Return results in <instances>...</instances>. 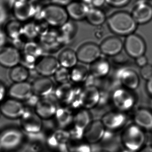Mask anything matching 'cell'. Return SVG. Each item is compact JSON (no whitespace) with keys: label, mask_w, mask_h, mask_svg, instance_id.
I'll return each instance as SVG.
<instances>
[{"label":"cell","mask_w":152,"mask_h":152,"mask_svg":"<svg viewBox=\"0 0 152 152\" xmlns=\"http://www.w3.org/2000/svg\"><path fill=\"white\" fill-rule=\"evenodd\" d=\"M137 24L132 14L126 12H118L112 14L108 20L110 31L121 36H127L133 34L136 29Z\"/></svg>","instance_id":"obj_1"},{"label":"cell","mask_w":152,"mask_h":152,"mask_svg":"<svg viewBox=\"0 0 152 152\" xmlns=\"http://www.w3.org/2000/svg\"><path fill=\"white\" fill-rule=\"evenodd\" d=\"M144 131L135 124L128 126L121 136L125 149L134 152H140L145 146L146 137Z\"/></svg>","instance_id":"obj_2"},{"label":"cell","mask_w":152,"mask_h":152,"mask_svg":"<svg viewBox=\"0 0 152 152\" xmlns=\"http://www.w3.org/2000/svg\"><path fill=\"white\" fill-rule=\"evenodd\" d=\"M42 18L48 25L61 27L68 21L66 10L63 6L52 4L45 7L41 12Z\"/></svg>","instance_id":"obj_3"},{"label":"cell","mask_w":152,"mask_h":152,"mask_svg":"<svg viewBox=\"0 0 152 152\" xmlns=\"http://www.w3.org/2000/svg\"><path fill=\"white\" fill-rule=\"evenodd\" d=\"M111 102L116 110L126 112L134 107L135 104V97L131 90L123 87L117 88L110 96Z\"/></svg>","instance_id":"obj_4"},{"label":"cell","mask_w":152,"mask_h":152,"mask_svg":"<svg viewBox=\"0 0 152 152\" xmlns=\"http://www.w3.org/2000/svg\"><path fill=\"white\" fill-rule=\"evenodd\" d=\"M20 120V127L26 134H37L42 130V119L30 108H26Z\"/></svg>","instance_id":"obj_5"},{"label":"cell","mask_w":152,"mask_h":152,"mask_svg":"<svg viewBox=\"0 0 152 152\" xmlns=\"http://www.w3.org/2000/svg\"><path fill=\"white\" fill-rule=\"evenodd\" d=\"M101 96V91L96 86H86L81 89L79 94V104L81 109L93 110L98 105Z\"/></svg>","instance_id":"obj_6"},{"label":"cell","mask_w":152,"mask_h":152,"mask_svg":"<svg viewBox=\"0 0 152 152\" xmlns=\"http://www.w3.org/2000/svg\"><path fill=\"white\" fill-rule=\"evenodd\" d=\"M24 135L15 128L6 129L0 134V146L4 151L15 150L23 142Z\"/></svg>","instance_id":"obj_7"},{"label":"cell","mask_w":152,"mask_h":152,"mask_svg":"<svg viewBox=\"0 0 152 152\" xmlns=\"http://www.w3.org/2000/svg\"><path fill=\"white\" fill-rule=\"evenodd\" d=\"M41 97L34 108L37 114L42 119L48 120L54 117L58 106L54 95Z\"/></svg>","instance_id":"obj_8"},{"label":"cell","mask_w":152,"mask_h":152,"mask_svg":"<svg viewBox=\"0 0 152 152\" xmlns=\"http://www.w3.org/2000/svg\"><path fill=\"white\" fill-rule=\"evenodd\" d=\"M76 53L79 61L89 65L100 58L102 54L100 46L92 42H87L80 45Z\"/></svg>","instance_id":"obj_9"},{"label":"cell","mask_w":152,"mask_h":152,"mask_svg":"<svg viewBox=\"0 0 152 152\" xmlns=\"http://www.w3.org/2000/svg\"><path fill=\"white\" fill-rule=\"evenodd\" d=\"M81 88L69 83L59 84L54 90V96L58 102L69 106L76 100Z\"/></svg>","instance_id":"obj_10"},{"label":"cell","mask_w":152,"mask_h":152,"mask_svg":"<svg viewBox=\"0 0 152 152\" xmlns=\"http://www.w3.org/2000/svg\"><path fill=\"white\" fill-rule=\"evenodd\" d=\"M1 114L11 119L20 118L26 109L21 101L11 98L5 99L0 104Z\"/></svg>","instance_id":"obj_11"},{"label":"cell","mask_w":152,"mask_h":152,"mask_svg":"<svg viewBox=\"0 0 152 152\" xmlns=\"http://www.w3.org/2000/svg\"><path fill=\"white\" fill-rule=\"evenodd\" d=\"M121 137L112 130H105L104 134L98 142L91 145L92 146L110 152H118L121 145Z\"/></svg>","instance_id":"obj_12"},{"label":"cell","mask_w":152,"mask_h":152,"mask_svg":"<svg viewBox=\"0 0 152 152\" xmlns=\"http://www.w3.org/2000/svg\"><path fill=\"white\" fill-rule=\"evenodd\" d=\"M60 66L57 58L50 55H42L37 60L35 69L40 75L50 77L54 75Z\"/></svg>","instance_id":"obj_13"},{"label":"cell","mask_w":152,"mask_h":152,"mask_svg":"<svg viewBox=\"0 0 152 152\" xmlns=\"http://www.w3.org/2000/svg\"><path fill=\"white\" fill-rule=\"evenodd\" d=\"M115 75L116 80L125 88L135 90L139 86V77L136 72L131 69L121 68L116 71Z\"/></svg>","instance_id":"obj_14"},{"label":"cell","mask_w":152,"mask_h":152,"mask_svg":"<svg viewBox=\"0 0 152 152\" xmlns=\"http://www.w3.org/2000/svg\"><path fill=\"white\" fill-rule=\"evenodd\" d=\"M124 47L127 55L135 58L143 55L146 49L143 40L139 36L134 34L127 36Z\"/></svg>","instance_id":"obj_15"},{"label":"cell","mask_w":152,"mask_h":152,"mask_svg":"<svg viewBox=\"0 0 152 152\" xmlns=\"http://www.w3.org/2000/svg\"><path fill=\"white\" fill-rule=\"evenodd\" d=\"M21 54L14 46H5L0 49V65L11 69L20 63Z\"/></svg>","instance_id":"obj_16"},{"label":"cell","mask_w":152,"mask_h":152,"mask_svg":"<svg viewBox=\"0 0 152 152\" xmlns=\"http://www.w3.org/2000/svg\"><path fill=\"white\" fill-rule=\"evenodd\" d=\"M131 14L137 24H146L152 20V5L146 0H139Z\"/></svg>","instance_id":"obj_17"},{"label":"cell","mask_w":152,"mask_h":152,"mask_svg":"<svg viewBox=\"0 0 152 152\" xmlns=\"http://www.w3.org/2000/svg\"><path fill=\"white\" fill-rule=\"evenodd\" d=\"M10 97L24 102L34 94L32 83L28 81L13 83L9 88Z\"/></svg>","instance_id":"obj_18"},{"label":"cell","mask_w":152,"mask_h":152,"mask_svg":"<svg viewBox=\"0 0 152 152\" xmlns=\"http://www.w3.org/2000/svg\"><path fill=\"white\" fill-rule=\"evenodd\" d=\"M127 119L125 113L117 110L108 112L103 116L101 120L105 127L113 130L122 127L126 124Z\"/></svg>","instance_id":"obj_19"},{"label":"cell","mask_w":152,"mask_h":152,"mask_svg":"<svg viewBox=\"0 0 152 152\" xmlns=\"http://www.w3.org/2000/svg\"><path fill=\"white\" fill-rule=\"evenodd\" d=\"M99 46L102 54L113 57L121 52L124 44L118 37L111 36L105 38Z\"/></svg>","instance_id":"obj_20"},{"label":"cell","mask_w":152,"mask_h":152,"mask_svg":"<svg viewBox=\"0 0 152 152\" xmlns=\"http://www.w3.org/2000/svg\"><path fill=\"white\" fill-rule=\"evenodd\" d=\"M32 86L34 94L40 97L50 95L54 90V82L49 77H37L34 80Z\"/></svg>","instance_id":"obj_21"},{"label":"cell","mask_w":152,"mask_h":152,"mask_svg":"<svg viewBox=\"0 0 152 152\" xmlns=\"http://www.w3.org/2000/svg\"><path fill=\"white\" fill-rule=\"evenodd\" d=\"M105 131V126L101 120H93L85 129L84 136L93 144L101 140Z\"/></svg>","instance_id":"obj_22"},{"label":"cell","mask_w":152,"mask_h":152,"mask_svg":"<svg viewBox=\"0 0 152 152\" xmlns=\"http://www.w3.org/2000/svg\"><path fill=\"white\" fill-rule=\"evenodd\" d=\"M88 69L92 77L99 79L109 75L111 69V65L108 60L101 57L89 65Z\"/></svg>","instance_id":"obj_23"},{"label":"cell","mask_w":152,"mask_h":152,"mask_svg":"<svg viewBox=\"0 0 152 152\" xmlns=\"http://www.w3.org/2000/svg\"><path fill=\"white\" fill-rule=\"evenodd\" d=\"M27 137V150L29 152H41L46 144L47 137L42 132L26 134Z\"/></svg>","instance_id":"obj_24"},{"label":"cell","mask_w":152,"mask_h":152,"mask_svg":"<svg viewBox=\"0 0 152 152\" xmlns=\"http://www.w3.org/2000/svg\"><path fill=\"white\" fill-rule=\"evenodd\" d=\"M87 4L82 2H71L67 5L69 16L75 20H80L86 18L89 9Z\"/></svg>","instance_id":"obj_25"},{"label":"cell","mask_w":152,"mask_h":152,"mask_svg":"<svg viewBox=\"0 0 152 152\" xmlns=\"http://www.w3.org/2000/svg\"><path fill=\"white\" fill-rule=\"evenodd\" d=\"M135 124L144 130H152V112L146 109H140L134 115Z\"/></svg>","instance_id":"obj_26"},{"label":"cell","mask_w":152,"mask_h":152,"mask_svg":"<svg viewBox=\"0 0 152 152\" xmlns=\"http://www.w3.org/2000/svg\"><path fill=\"white\" fill-rule=\"evenodd\" d=\"M61 43L60 40L59 32L53 30H46L42 33L40 44L43 50H52Z\"/></svg>","instance_id":"obj_27"},{"label":"cell","mask_w":152,"mask_h":152,"mask_svg":"<svg viewBox=\"0 0 152 152\" xmlns=\"http://www.w3.org/2000/svg\"><path fill=\"white\" fill-rule=\"evenodd\" d=\"M92 115L89 110L80 109L74 116V128L84 133L85 129L92 121Z\"/></svg>","instance_id":"obj_28"},{"label":"cell","mask_w":152,"mask_h":152,"mask_svg":"<svg viewBox=\"0 0 152 152\" xmlns=\"http://www.w3.org/2000/svg\"><path fill=\"white\" fill-rule=\"evenodd\" d=\"M61 66L71 69L78 61L76 52L70 48L62 50L57 58Z\"/></svg>","instance_id":"obj_29"},{"label":"cell","mask_w":152,"mask_h":152,"mask_svg":"<svg viewBox=\"0 0 152 152\" xmlns=\"http://www.w3.org/2000/svg\"><path fill=\"white\" fill-rule=\"evenodd\" d=\"M54 117L60 129L65 128L73 122L74 115L70 108L68 106L58 107Z\"/></svg>","instance_id":"obj_30"},{"label":"cell","mask_w":152,"mask_h":152,"mask_svg":"<svg viewBox=\"0 0 152 152\" xmlns=\"http://www.w3.org/2000/svg\"><path fill=\"white\" fill-rule=\"evenodd\" d=\"M70 81L76 84L86 83L90 75L89 69L86 66L77 64L70 69Z\"/></svg>","instance_id":"obj_31"},{"label":"cell","mask_w":152,"mask_h":152,"mask_svg":"<svg viewBox=\"0 0 152 152\" xmlns=\"http://www.w3.org/2000/svg\"><path fill=\"white\" fill-rule=\"evenodd\" d=\"M10 69L9 77L13 83L27 81L30 76L29 69L21 64H19Z\"/></svg>","instance_id":"obj_32"},{"label":"cell","mask_w":152,"mask_h":152,"mask_svg":"<svg viewBox=\"0 0 152 152\" xmlns=\"http://www.w3.org/2000/svg\"><path fill=\"white\" fill-rule=\"evenodd\" d=\"M86 18L88 23L94 26L102 25L105 20V15L104 12L99 8H90Z\"/></svg>","instance_id":"obj_33"},{"label":"cell","mask_w":152,"mask_h":152,"mask_svg":"<svg viewBox=\"0 0 152 152\" xmlns=\"http://www.w3.org/2000/svg\"><path fill=\"white\" fill-rule=\"evenodd\" d=\"M60 28L61 30L60 32H59V36L61 43L66 44L69 42L75 34V26L68 21Z\"/></svg>","instance_id":"obj_34"},{"label":"cell","mask_w":152,"mask_h":152,"mask_svg":"<svg viewBox=\"0 0 152 152\" xmlns=\"http://www.w3.org/2000/svg\"><path fill=\"white\" fill-rule=\"evenodd\" d=\"M23 49V53L38 59L42 56L43 49L40 43L31 42L26 43Z\"/></svg>","instance_id":"obj_35"},{"label":"cell","mask_w":152,"mask_h":152,"mask_svg":"<svg viewBox=\"0 0 152 152\" xmlns=\"http://www.w3.org/2000/svg\"><path fill=\"white\" fill-rule=\"evenodd\" d=\"M4 30L7 36L12 40L18 39L23 35V27L18 22L8 24Z\"/></svg>","instance_id":"obj_36"},{"label":"cell","mask_w":152,"mask_h":152,"mask_svg":"<svg viewBox=\"0 0 152 152\" xmlns=\"http://www.w3.org/2000/svg\"><path fill=\"white\" fill-rule=\"evenodd\" d=\"M53 76L55 81L59 84L69 83L70 81V69L60 66Z\"/></svg>","instance_id":"obj_37"},{"label":"cell","mask_w":152,"mask_h":152,"mask_svg":"<svg viewBox=\"0 0 152 152\" xmlns=\"http://www.w3.org/2000/svg\"><path fill=\"white\" fill-rule=\"evenodd\" d=\"M53 134L60 144H68L69 141L71 139L69 132H67L62 129H57Z\"/></svg>","instance_id":"obj_38"},{"label":"cell","mask_w":152,"mask_h":152,"mask_svg":"<svg viewBox=\"0 0 152 152\" xmlns=\"http://www.w3.org/2000/svg\"><path fill=\"white\" fill-rule=\"evenodd\" d=\"M39 32V28L36 25L31 24L23 27V35L29 38L35 37Z\"/></svg>","instance_id":"obj_39"},{"label":"cell","mask_w":152,"mask_h":152,"mask_svg":"<svg viewBox=\"0 0 152 152\" xmlns=\"http://www.w3.org/2000/svg\"><path fill=\"white\" fill-rule=\"evenodd\" d=\"M70 152H92L91 145L87 144L80 143L73 146H69Z\"/></svg>","instance_id":"obj_40"},{"label":"cell","mask_w":152,"mask_h":152,"mask_svg":"<svg viewBox=\"0 0 152 152\" xmlns=\"http://www.w3.org/2000/svg\"><path fill=\"white\" fill-rule=\"evenodd\" d=\"M8 17L9 13L5 4H0V27L5 24Z\"/></svg>","instance_id":"obj_41"},{"label":"cell","mask_w":152,"mask_h":152,"mask_svg":"<svg viewBox=\"0 0 152 152\" xmlns=\"http://www.w3.org/2000/svg\"><path fill=\"white\" fill-rule=\"evenodd\" d=\"M141 75L144 79L149 80L152 78V66L147 64L142 67Z\"/></svg>","instance_id":"obj_42"},{"label":"cell","mask_w":152,"mask_h":152,"mask_svg":"<svg viewBox=\"0 0 152 152\" xmlns=\"http://www.w3.org/2000/svg\"><path fill=\"white\" fill-rule=\"evenodd\" d=\"M40 98L41 97H39L34 94L27 100L24 102L26 104L28 108H30V109L34 108V109L36 105L40 100Z\"/></svg>","instance_id":"obj_43"},{"label":"cell","mask_w":152,"mask_h":152,"mask_svg":"<svg viewBox=\"0 0 152 152\" xmlns=\"http://www.w3.org/2000/svg\"><path fill=\"white\" fill-rule=\"evenodd\" d=\"M112 58V61L115 65H122L126 63L127 60V58L126 55L121 53V52Z\"/></svg>","instance_id":"obj_44"},{"label":"cell","mask_w":152,"mask_h":152,"mask_svg":"<svg viewBox=\"0 0 152 152\" xmlns=\"http://www.w3.org/2000/svg\"><path fill=\"white\" fill-rule=\"evenodd\" d=\"M130 1L131 0H105V1L113 7H122L128 4Z\"/></svg>","instance_id":"obj_45"},{"label":"cell","mask_w":152,"mask_h":152,"mask_svg":"<svg viewBox=\"0 0 152 152\" xmlns=\"http://www.w3.org/2000/svg\"><path fill=\"white\" fill-rule=\"evenodd\" d=\"M8 90L5 84L0 80V103L5 100Z\"/></svg>","instance_id":"obj_46"},{"label":"cell","mask_w":152,"mask_h":152,"mask_svg":"<svg viewBox=\"0 0 152 152\" xmlns=\"http://www.w3.org/2000/svg\"><path fill=\"white\" fill-rule=\"evenodd\" d=\"M7 34L5 30L0 27V49L6 45L7 39Z\"/></svg>","instance_id":"obj_47"},{"label":"cell","mask_w":152,"mask_h":152,"mask_svg":"<svg viewBox=\"0 0 152 152\" xmlns=\"http://www.w3.org/2000/svg\"><path fill=\"white\" fill-rule=\"evenodd\" d=\"M136 62L137 66L141 67H142L144 66L147 65V59L145 56L142 55V56L137 58Z\"/></svg>","instance_id":"obj_48"},{"label":"cell","mask_w":152,"mask_h":152,"mask_svg":"<svg viewBox=\"0 0 152 152\" xmlns=\"http://www.w3.org/2000/svg\"><path fill=\"white\" fill-rule=\"evenodd\" d=\"M73 0H51L53 4H58L61 6L67 5L72 2Z\"/></svg>","instance_id":"obj_49"},{"label":"cell","mask_w":152,"mask_h":152,"mask_svg":"<svg viewBox=\"0 0 152 152\" xmlns=\"http://www.w3.org/2000/svg\"><path fill=\"white\" fill-rule=\"evenodd\" d=\"M104 2H106L105 0H93L91 4L95 8H99L102 6Z\"/></svg>","instance_id":"obj_50"},{"label":"cell","mask_w":152,"mask_h":152,"mask_svg":"<svg viewBox=\"0 0 152 152\" xmlns=\"http://www.w3.org/2000/svg\"><path fill=\"white\" fill-rule=\"evenodd\" d=\"M146 88L148 93L152 96V78L148 80L146 84Z\"/></svg>","instance_id":"obj_51"},{"label":"cell","mask_w":152,"mask_h":152,"mask_svg":"<svg viewBox=\"0 0 152 152\" xmlns=\"http://www.w3.org/2000/svg\"><path fill=\"white\" fill-rule=\"evenodd\" d=\"M139 152H152V146H145Z\"/></svg>","instance_id":"obj_52"},{"label":"cell","mask_w":152,"mask_h":152,"mask_svg":"<svg viewBox=\"0 0 152 152\" xmlns=\"http://www.w3.org/2000/svg\"><path fill=\"white\" fill-rule=\"evenodd\" d=\"M91 148H92V152H110L104 151V150H102V149H98V148H96L91 145Z\"/></svg>","instance_id":"obj_53"},{"label":"cell","mask_w":152,"mask_h":152,"mask_svg":"<svg viewBox=\"0 0 152 152\" xmlns=\"http://www.w3.org/2000/svg\"><path fill=\"white\" fill-rule=\"evenodd\" d=\"M92 1L93 0H81V2L88 5L92 4Z\"/></svg>","instance_id":"obj_54"},{"label":"cell","mask_w":152,"mask_h":152,"mask_svg":"<svg viewBox=\"0 0 152 152\" xmlns=\"http://www.w3.org/2000/svg\"><path fill=\"white\" fill-rule=\"evenodd\" d=\"M10 0H0V4H5L6 3L8 2Z\"/></svg>","instance_id":"obj_55"},{"label":"cell","mask_w":152,"mask_h":152,"mask_svg":"<svg viewBox=\"0 0 152 152\" xmlns=\"http://www.w3.org/2000/svg\"><path fill=\"white\" fill-rule=\"evenodd\" d=\"M118 152H134L131 151H129V150H127V149H125V150H121L119 151Z\"/></svg>","instance_id":"obj_56"},{"label":"cell","mask_w":152,"mask_h":152,"mask_svg":"<svg viewBox=\"0 0 152 152\" xmlns=\"http://www.w3.org/2000/svg\"><path fill=\"white\" fill-rule=\"evenodd\" d=\"M5 152H17L15 151V150H12V151H5Z\"/></svg>","instance_id":"obj_57"},{"label":"cell","mask_w":152,"mask_h":152,"mask_svg":"<svg viewBox=\"0 0 152 152\" xmlns=\"http://www.w3.org/2000/svg\"><path fill=\"white\" fill-rule=\"evenodd\" d=\"M4 151L0 146V152H4Z\"/></svg>","instance_id":"obj_58"},{"label":"cell","mask_w":152,"mask_h":152,"mask_svg":"<svg viewBox=\"0 0 152 152\" xmlns=\"http://www.w3.org/2000/svg\"><path fill=\"white\" fill-rule=\"evenodd\" d=\"M151 106L152 108V99L151 101Z\"/></svg>","instance_id":"obj_59"},{"label":"cell","mask_w":152,"mask_h":152,"mask_svg":"<svg viewBox=\"0 0 152 152\" xmlns=\"http://www.w3.org/2000/svg\"><path fill=\"white\" fill-rule=\"evenodd\" d=\"M1 115V109H0V116Z\"/></svg>","instance_id":"obj_60"},{"label":"cell","mask_w":152,"mask_h":152,"mask_svg":"<svg viewBox=\"0 0 152 152\" xmlns=\"http://www.w3.org/2000/svg\"></svg>","instance_id":"obj_61"}]
</instances>
